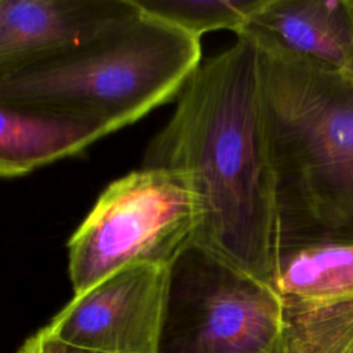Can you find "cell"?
I'll list each match as a JSON object with an SVG mask.
<instances>
[{"label":"cell","instance_id":"cell-1","mask_svg":"<svg viewBox=\"0 0 353 353\" xmlns=\"http://www.w3.org/2000/svg\"><path fill=\"white\" fill-rule=\"evenodd\" d=\"M141 167L182 174L197 208L192 241L270 285L277 222L255 41L239 34L200 62Z\"/></svg>","mask_w":353,"mask_h":353},{"label":"cell","instance_id":"cell-2","mask_svg":"<svg viewBox=\"0 0 353 353\" xmlns=\"http://www.w3.org/2000/svg\"><path fill=\"white\" fill-rule=\"evenodd\" d=\"M258 51L277 255L353 241V77Z\"/></svg>","mask_w":353,"mask_h":353},{"label":"cell","instance_id":"cell-3","mask_svg":"<svg viewBox=\"0 0 353 353\" xmlns=\"http://www.w3.org/2000/svg\"><path fill=\"white\" fill-rule=\"evenodd\" d=\"M200 62V39L142 12L106 39L0 74V102L109 135L175 99Z\"/></svg>","mask_w":353,"mask_h":353},{"label":"cell","instance_id":"cell-4","mask_svg":"<svg viewBox=\"0 0 353 353\" xmlns=\"http://www.w3.org/2000/svg\"><path fill=\"white\" fill-rule=\"evenodd\" d=\"M196 225V200L182 174L141 167L113 181L68 241L74 294L124 268H168Z\"/></svg>","mask_w":353,"mask_h":353},{"label":"cell","instance_id":"cell-5","mask_svg":"<svg viewBox=\"0 0 353 353\" xmlns=\"http://www.w3.org/2000/svg\"><path fill=\"white\" fill-rule=\"evenodd\" d=\"M281 313L270 285L192 241L168 266L154 353H276Z\"/></svg>","mask_w":353,"mask_h":353},{"label":"cell","instance_id":"cell-6","mask_svg":"<svg viewBox=\"0 0 353 353\" xmlns=\"http://www.w3.org/2000/svg\"><path fill=\"white\" fill-rule=\"evenodd\" d=\"M168 268L137 265L101 280L44 327L51 335L103 353H154Z\"/></svg>","mask_w":353,"mask_h":353},{"label":"cell","instance_id":"cell-7","mask_svg":"<svg viewBox=\"0 0 353 353\" xmlns=\"http://www.w3.org/2000/svg\"><path fill=\"white\" fill-rule=\"evenodd\" d=\"M141 14L134 0H1L0 74L106 39Z\"/></svg>","mask_w":353,"mask_h":353},{"label":"cell","instance_id":"cell-8","mask_svg":"<svg viewBox=\"0 0 353 353\" xmlns=\"http://www.w3.org/2000/svg\"><path fill=\"white\" fill-rule=\"evenodd\" d=\"M239 34L250 37L263 51L349 72L353 66V0H262Z\"/></svg>","mask_w":353,"mask_h":353},{"label":"cell","instance_id":"cell-9","mask_svg":"<svg viewBox=\"0 0 353 353\" xmlns=\"http://www.w3.org/2000/svg\"><path fill=\"white\" fill-rule=\"evenodd\" d=\"M103 137L91 124L0 102V179L80 154Z\"/></svg>","mask_w":353,"mask_h":353},{"label":"cell","instance_id":"cell-10","mask_svg":"<svg viewBox=\"0 0 353 353\" xmlns=\"http://www.w3.org/2000/svg\"><path fill=\"white\" fill-rule=\"evenodd\" d=\"M270 287L281 299L291 301L353 295V241L316 243L280 252Z\"/></svg>","mask_w":353,"mask_h":353},{"label":"cell","instance_id":"cell-11","mask_svg":"<svg viewBox=\"0 0 353 353\" xmlns=\"http://www.w3.org/2000/svg\"><path fill=\"white\" fill-rule=\"evenodd\" d=\"M281 302L276 353H353V295Z\"/></svg>","mask_w":353,"mask_h":353},{"label":"cell","instance_id":"cell-12","mask_svg":"<svg viewBox=\"0 0 353 353\" xmlns=\"http://www.w3.org/2000/svg\"><path fill=\"white\" fill-rule=\"evenodd\" d=\"M138 8L193 37L214 30L239 34L262 0H134Z\"/></svg>","mask_w":353,"mask_h":353},{"label":"cell","instance_id":"cell-13","mask_svg":"<svg viewBox=\"0 0 353 353\" xmlns=\"http://www.w3.org/2000/svg\"><path fill=\"white\" fill-rule=\"evenodd\" d=\"M18 353H103L87 347H80L72 343H68L44 328L25 341Z\"/></svg>","mask_w":353,"mask_h":353},{"label":"cell","instance_id":"cell-14","mask_svg":"<svg viewBox=\"0 0 353 353\" xmlns=\"http://www.w3.org/2000/svg\"><path fill=\"white\" fill-rule=\"evenodd\" d=\"M346 73H349V74L353 77V66H352V68H350V70H349V72H346Z\"/></svg>","mask_w":353,"mask_h":353},{"label":"cell","instance_id":"cell-15","mask_svg":"<svg viewBox=\"0 0 353 353\" xmlns=\"http://www.w3.org/2000/svg\"><path fill=\"white\" fill-rule=\"evenodd\" d=\"M0 8H1V0H0Z\"/></svg>","mask_w":353,"mask_h":353}]
</instances>
